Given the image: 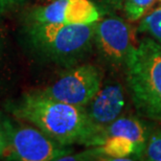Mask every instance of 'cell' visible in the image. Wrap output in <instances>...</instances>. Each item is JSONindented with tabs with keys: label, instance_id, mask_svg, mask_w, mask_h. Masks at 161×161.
<instances>
[{
	"label": "cell",
	"instance_id": "10",
	"mask_svg": "<svg viewBox=\"0 0 161 161\" xmlns=\"http://www.w3.org/2000/svg\"><path fill=\"white\" fill-rule=\"evenodd\" d=\"M138 33L147 35L161 45V6L155 8L140 21Z\"/></svg>",
	"mask_w": 161,
	"mask_h": 161
},
{
	"label": "cell",
	"instance_id": "1",
	"mask_svg": "<svg viewBox=\"0 0 161 161\" xmlns=\"http://www.w3.org/2000/svg\"><path fill=\"white\" fill-rule=\"evenodd\" d=\"M13 113L63 146L80 143L98 147L104 142L105 129L93 124L85 109L49 98L40 92L21 98L13 106Z\"/></svg>",
	"mask_w": 161,
	"mask_h": 161
},
{
	"label": "cell",
	"instance_id": "9",
	"mask_svg": "<svg viewBox=\"0 0 161 161\" xmlns=\"http://www.w3.org/2000/svg\"><path fill=\"white\" fill-rule=\"evenodd\" d=\"M106 136L127 138L144 149L150 135L146 125L137 118L118 117L105 128V137Z\"/></svg>",
	"mask_w": 161,
	"mask_h": 161
},
{
	"label": "cell",
	"instance_id": "3",
	"mask_svg": "<svg viewBox=\"0 0 161 161\" xmlns=\"http://www.w3.org/2000/svg\"><path fill=\"white\" fill-rule=\"evenodd\" d=\"M127 80L139 114L161 122V45L146 37L132 49L127 62Z\"/></svg>",
	"mask_w": 161,
	"mask_h": 161
},
{
	"label": "cell",
	"instance_id": "15",
	"mask_svg": "<svg viewBox=\"0 0 161 161\" xmlns=\"http://www.w3.org/2000/svg\"><path fill=\"white\" fill-rule=\"evenodd\" d=\"M6 150H8V140L4 131L0 128V157L5 156Z\"/></svg>",
	"mask_w": 161,
	"mask_h": 161
},
{
	"label": "cell",
	"instance_id": "12",
	"mask_svg": "<svg viewBox=\"0 0 161 161\" xmlns=\"http://www.w3.org/2000/svg\"><path fill=\"white\" fill-rule=\"evenodd\" d=\"M142 157L150 161H161V131H157L149 136Z\"/></svg>",
	"mask_w": 161,
	"mask_h": 161
},
{
	"label": "cell",
	"instance_id": "2",
	"mask_svg": "<svg viewBox=\"0 0 161 161\" xmlns=\"http://www.w3.org/2000/svg\"><path fill=\"white\" fill-rule=\"evenodd\" d=\"M95 23L58 24L31 22L26 39L38 54L62 66H75L94 45Z\"/></svg>",
	"mask_w": 161,
	"mask_h": 161
},
{
	"label": "cell",
	"instance_id": "13",
	"mask_svg": "<svg viewBox=\"0 0 161 161\" xmlns=\"http://www.w3.org/2000/svg\"><path fill=\"white\" fill-rule=\"evenodd\" d=\"M93 3L97 5V8L103 11L108 9H116L124 6L125 0H91Z\"/></svg>",
	"mask_w": 161,
	"mask_h": 161
},
{
	"label": "cell",
	"instance_id": "11",
	"mask_svg": "<svg viewBox=\"0 0 161 161\" xmlns=\"http://www.w3.org/2000/svg\"><path fill=\"white\" fill-rule=\"evenodd\" d=\"M156 0H125L124 9L130 21L142 18L146 12L154 4Z\"/></svg>",
	"mask_w": 161,
	"mask_h": 161
},
{
	"label": "cell",
	"instance_id": "7",
	"mask_svg": "<svg viewBox=\"0 0 161 161\" xmlns=\"http://www.w3.org/2000/svg\"><path fill=\"white\" fill-rule=\"evenodd\" d=\"M102 11L91 0H53L31 12V22L58 24H91L101 19Z\"/></svg>",
	"mask_w": 161,
	"mask_h": 161
},
{
	"label": "cell",
	"instance_id": "8",
	"mask_svg": "<svg viewBox=\"0 0 161 161\" xmlns=\"http://www.w3.org/2000/svg\"><path fill=\"white\" fill-rule=\"evenodd\" d=\"M86 113L93 124L105 129L119 117L125 107L124 90L119 84L108 85L96 93L87 104Z\"/></svg>",
	"mask_w": 161,
	"mask_h": 161
},
{
	"label": "cell",
	"instance_id": "4",
	"mask_svg": "<svg viewBox=\"0 0 161 161\" xmlns=\"http://www.w3.org/2000/svg\"><path fill=\"white\" fill-rule=\"evenodd\" d=\"M3 127L8 140V159L50 161L72 153V149L51 139L37 127H16L8 121H5Z\"/></svg>",
	"mask_w": 161,
	"mask_h": 161
},
{
	"label": "cell",
	"instance_id": "5",
	"mask_svg": "<svg viewBox=\"0 0 161 161\" xmlns=\"http://www.w3.org/2000/svg\"><path fill=\"white\" fill-rule=\"evenodd\" d=\"M101 85L99 69L91 64H83L71 66L40 93L56 101L84 108L99 91Z\"/></svg>",
	"mask_w": 161,
	"mask_h": 161
},
{
	"label": "cell",
	"instance_id": "6",
	"mask_svg": "<svg viewBox=\"0 0 161 161\" xmlns=\"http://www.w3.org/2000/svg\"><path fill=\"white\" fill-rule=\"evenodd\" d=\"M94 46L103 60L111 65H125L132 49V31L120 18L99 19L95 24Z\"/></svg>",
	"mask_w": 161,
	"mask_h": 161
},
{
	"label": "cell",
	"instance_id": "14",
	"mask_svg": "<svg viewBox=\"0 0 161 161\" xmlns=\"http://www.w3.org/2000/svg\"><path fill=\"white\" fill-rule=\"evenodd\" d=\"M23 1L24 0H0V15L11 11Z\"/></svg>",
	"mask_w": 161,
	"mask_h": 161
}]
</instances>
